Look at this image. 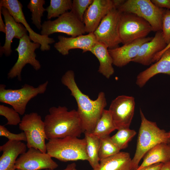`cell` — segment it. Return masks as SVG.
<instances>
[{
  "instance_id": "18",
  "label": "cell",
  "mask_w": 170,
  "mask_h": 170,
  "mask_svg": "<svg viewBox=\"0 0 170 170\" xmlns=\"http://www.w3.org/2000/svg\"><path fill=\"white\" fill-rule=\"evenodd\" d=\"M153 37H146L135 40L121 47L108 49L113 64L119 67L127 65L137 56L141 46L151 40Z\"/></svg>"
},
{
  "instance_id": "27",
  "label": "cell",
  "mask_w": 170,
  "mask_h": 170,
  "mask_svg": "<svg viewBox=\"0 0 170 170\" xmlns=\"http://www.w3.org/2000/svg\"><path fill=\"white\" fill-rule=\"evenodd\" d=\"M72 3L71 0H50L49 5L46 8L48 20L58 18L69 10L71 11Z\"/></svg>"
},
{
  "instance_id": "43",
  "label": "cell",
  "mask_w": 170,
  "mask_h": 170,
  "mask_svg": "<svg viewBox=\"0 0 170 170\" xmlns=\"http://www.w3.org/2000/svg\"><path fill=\"white\" fill-rule=\"evenodd\" d=\"M16 170H20V169H16Z\"/></svg>"
},
{
  "instance_id": "34",
  "label": "cell",
  "mask_w": 170,
  "mask_h": 170,
  "mask_svg": "<svg viewBox=\"0 0 170 170\" xmlns=\"http://www.w3.org/2000/svg\"><path fill=\"white\" fill-rule=\"evenodd\" d=\"M0 136L7 138L11 141H20L26 142V138L25 133L22 132L20 133L15 134L11 133L4 125H0Z\"/></svg>"
},
{
  "instance_id": "9",
  "label": "cell",
  "mask_w": 170,
  "mask_h": 170,
  "mask_svg": "<svg viewBox=\"0 0 170 170\" xmlns=\"http://www.w3.org/2000/svg\"><path fill=\"white\" fill-rule=\"evenodd\" d=\"M29 36L26 34L19 39V42L15 50L18 53V59L8 74V79L17 77L21 80V73L23 68L27 64L30 65L36 71L41 67L39 61L36 59L35 50L40 47L38 43L31 42Z\"/></svg>"
},
{
  "instance_id": "25",
  "label": "cell",
  "mask_w": 170,
  "mask_h": 170,
  "mask_svg": "<svg viewBox=\"0 0 170 170\" xmlns=\"http://www.w3.org/2000/svg\"><path fill=\"white\" fill-rule=\"evenodd\" d=\"M87 143V152L88 156L87 161L92 169L99 166L100 160L99 153L100 146V139L92 133H84Z\"/></svg>"
},
{
  "instance_id": "8",
  "label": "cell",
  "mask_w": 170,
  "mask_h": 170,
  "mask_svg": "<svg viewBox=\"0 0 170 170\" xmlns=\"http://www.w3.org/2000/svg\"><path fill=\"white\" fill-rule=\"evenodd\" d=\"M151 31V26L144 19L132 13L121 12L119 34L123 45L146 37Z\"/></svg>"
},
{
  "instance_id": "11",
  "label": "cell",
  "mask_w": 170,
  "mask_h": 170,
  "mask_svg": "<svg viewBox=\"0 0 170 170\" xmlns=\"http://www.w3.org/2000/svg\"><path fill=\"white\" fill-rule=\"evenodd\" d=\"M121 12L113 8L104 17L94 32L98 42L107 46L109 49L119 47L121 42L119 26Z\"/></svg>"
},
{
  "instance_id": "7",
  "label": "cell",
  "mask_w": 170,
  "mask_h": 170,
  "mask_svg": "<svg viewBox=\"0 0 170 170\" xmlns=\"http://www.w3.org/2000/svg\"><path fill=\"white\" fill-rule=\"evenodd\" d=\"M19 125V129L25 134L27 148L46 153L45 125L40 115L34 112L25 114Z\"/></svg>"
},
{
  "instance_id": "5",
  "label": "cell",
  "mask_w": 170,
  "mask_h": 170,
  "mask_svg": "<svg viewBox=\"0 0 170 170\" xmlns=\"http://www.w3.org/2000/svg\"><path fill=\"white\" fill-rule=\"evenodd\" d=\"M48 81L37 87L25 84L19 89H6L4 84L0 85V102L11 105L20 115L25 113L29 101L38 94H44L47 90Z\"/></svg>"
},
{
  "instance_id": "35",
  "label": "cell",
  "mask_w": 170,
  "mask_h": 170,
  "mask_svg": "<svg viewBox=\"0 0 170 170\" xmlns=\"http://www.w3.org/2000/svg\"><path fill=\"white\" fill-rule=\"evenodd\" d=\"M152 3L157 7L170 9V0H151Z\"/></svg>"
},
{
  "instance_id": "12",
  "label": "cell",
  "mask_w": 170,
  "mask_h": 170,
  "mask_svg": "<svg viewBox=\"0 0 170 170\" xmlns=\"http://www.w3.org/2000/svg\"><path fill=\"white\" fill-rule=\"evenodd\" d=\"M135 106V99L132 96L119 95L112 101L108 110L116 130L129 128Z\"/></svg>"
},
{
  "instance_id": "32",
  "label": "cell",
  "mask_w": 170,
  "mask_h": 170,
  "mask_svg": "<svg viewBox=\"0 0 170 170\" xmlns=\"http://www.w3.org/2000/svg\"><path fill=\"white\" fill-rule=\"evenodd\" d=\"M0 115L4 116L7 119L6 125L16 126L19 125L21 120L19 114L13 108L3 105H0Z\"/></svg>"
},
{
  "instance_id": "42",
  "label": "cell",
  "mask_w": 170,
  "mask_h": 170,
  "mask_svg": "<svg viewBox=\"0 0 170 170\" xmlns=\"http://www.w3.org/2000/svg\"><path fill=\"white\" fill-rule=\"evenodd\" d=\"M168 132V134H169V138H170V131H169V132Z\"/></svg>"
},
{
  "instance_id": "22",
  "label": "cell",
  "mask_w": 170,
  "mask_h": 170,
  "mask_svg": "<svg viewBox=\"0 0 170 170\" xmlns=\"http://www.w3.org/2000/svg\"><path fill=\"white\" fill-rule=\"evenodd\" d=\"M141 164L136 170L158 163L170 161V142L158 144L149 150L143 157Z\"/></svg>"
},
{
  "instance_id": "30",
  "label": "cell",
  "mask_w": 170,
  "mask_h": 170,
  "mask_svg": "<svg viewBox=\"0 0 170 170\" xmlns=\"http://www.w3.org/2000/svg\"><path fill=\"white\" fill-rule=\"evenodd\" d=\"M100 139L99 153L100 161L115 155L120 151L121 150L112 141L110 135Z\"/></svg>"
},
{
  "instance_id": "17",
  "label": "cell",
  "mask_w": 170,
  "mask_h": 170,
  "mask_svg": "<svg viewBox=\"0 0 170 170\" xmlns=\"http://www.w3.org/2000/svg\"><path fill=\"white\" fill-rule=\"evenodd\" d=\"M5 25V39L4 45L0 47V55L4 54L6 57L10 56L12 52L11 45L13 39H20L27 34V31L22 24L17 22L11 15L8 10L3 7H0Z\"/></svg>"
},
{
  "instance_id": "41",
  "label": "cell",
  "mask_w": 170,
  "mask_h": 170,
  "mask_svg": "<svg viewBox=\"0 0 170 170\" xmlns=\"http://www.w3.org/2000/svg\"><path fill=\"white\" fill-rule=\"evenodd\" d=\"M160 170H170V161L163 163Z\"/></svg>"
},
{
  "instance_id": "23",
  "label": "cell",
  "mask_w": 170,
  "mask_h": 170,
  "mask_svg": "<svg viewBox=\"0 0 170 170\" xmlns=\"http://www.w3.org/2000/svg\"><path fill=\"white\" fill-rule=\"evenodd\" d=\"M90 52L98 59L99 65L98 71L107 79L114 74V70L112 66V60L106 46L97 42L92 48Z\"/></svg>"
},
{
  "instance_id": "40",
  "label": "cell",
  "mask_w": 170,
  "mask_h": 170,
  "mask_svg": "<svg viewBox=\"0 0 170 170\" xmlns=\"http://www.w3.org/2000/svg\"><path fill=\"white\" fill-rule=\"evenodd\" d=\"M76 164L75 162L68 164L65 168L62 170H77ZM43 170H55V169H45Z\"/></svg>"
},
{
  "instance_id": "6",
  "label": "cell",
  "mask_w": 170,
  "mask_h": 170,
  "mask_svg": "<svg viewBox=\"0 0 170 170\" xmlns=\"http://www.w3.org/2000/svg\"><path fill=\"white\" fill-rule=\"evenodd\" d=\"M122 13L135 14L146 20L152 31L162 30V16L164 8H159L150 0H127L118 9Z\"/></svg>"
},
{
  "instance_id": "2",
  "label": "cell",
  "mask_w": 170,
  "mask_h": 170,
  "mask_svg": "<svg viewBox=\"0 0 170 170\" xmlns=\"http://www.w3.org/2000/svg\"><path fill=\"white\" fill-rule=\"evenodd\" d=\"M44 122L48 140L69 136L79 138L84 133L77 110L73 109L69 111L65 106L51 107Z\"/></svg>"
},
{
  "instance_id": "37",
  "label": "cell",
  "mask_w": 170,
  "mask_h": 170,
  "mask_svg": "<svg viewBox=\"0 0 170 170\" xmlns=\"http://www.w3.org/2000/svg\"><path fill=\"white\" fill-rule=\"evenodd\" d=\"M169 48H170V42L167 45V46L164 49L162 50V51L157 54L156 55L153 59V62H156L158 61L161 57L163 53Z\"/></svg>"
},
{
  "instance_id": "33",
  "label": "cell",
  "mask_w": 170,
  "mask_h": 170,
  "mask_svg": "<svg viewBox=\"0 0 170 170\" xmlns=\"http://www.w3.org/2000/svg\"><path fill=\"white\" fill-rule=\"evenodd\" d=\"M162 31L163 37L167 45L170 42V10L168 9H163Z\"/></svg>"
},
{
  "instance_id": "29",
  "label": "cell",
  "mask_w": 170,
  "mask_h": 170,
  "mask_svg": "<svg viewBox=\"0 0 170 170\" xmlns=\"http://www.w3.org/2000/svg\"><path fill=\"white\" fill-rule=\"evenodd\" d=\"M136 134L134 130L128 128H122L118 130L116 133L111 138L113 142L120 150L127 147L129 142Z\"/></svg>"
},
{
  "instance_id": "10",
  "label": "cell",
  "mask_w": 170,
  "mask_h": 170,
  "mask_svg": "<svg viewBox=\"0 0 170 170\" xmlns=\"http://www.w3.org/2000/svg\"><path fill=\"white\" fill-rule=\"evenodd\" d=\"M41 29V35L48 36L54 33L60 32L75 37L86 33L83 22L80 21L71 11L66 12L54 20L44 21Z\"/></svg>"
},
{
  "instance_id": "1",
  "label": "cell",
  "mask_w": 170,
  "mask_h": 170,
  "mask_svg": "<svg viewBox=\"0 0 170 170\" xmlns=\"http://www.w3.org/2000/svg\"><path fill=\"white\" fill-rule=\"evenodd\" d=\"M62 84L71 91L77 105V111L82 122L84 133H92L107 105L105 93L101 92L95 100L83 94L78 87L74 72L69 70L62 76Z\"/></svg>"
},
{
  "instance_id": "20",
  "label": "cell",
  "mask_w": 170,
  "mask_h": 170,
  "mask_svg": "<svg viewBox=\"0 0 170 170\" xmlns=\"http://www.w3.org/2000/svg\"><path fill=\"white\" fill-rule=\"evenodd\" d=\"M27 146L20 141L8 140L0 146V170H16L15 163L19 155L26 151Z\"/></svg>"
},
{
  "instance_id": "24",
  "label": "cell",
  "mask_w": 170,
  "mask_h": 170,
  "mask_svg": "<svg viewBox=\"0 0 170 170\" xmlns=\"http://www.w3.org/2000/svg\"><path fill=\"white\" fill-rule=\"evenodd\" d=\"M131 160L129 153L120 151L100 160L98 167L92 170H131Z\"/></svg>"
},
{
  "instance_id": "16",
  "label": "cell",
  "mask_w": 170,
  "mask_h": 170,
  "mask_svg": "<svg viewBox=\"0 0 170 170\" xmlns=\"http://www.w3.org/2000/svg\"><path fill=\"white\" fill-rule=\"evenodd\" d=\"M58 38L59 41L54 44V47L63 55L68 54L69 50L72 49H81L83 53L90 51L97 42L93 33L75 37L60 35Z\"/></svg>"
},
{
  "instance_id": "31",
  "label": "cell",
  "mask_w": 170,
  "mask_h": 170,
  "mask_svg": "<svg viewBox=\"0 0 170 170\" xmlns=\"http://www.w3.org/2000/svg\"><path fill=\"white\" fill-rule=\"evenodd\" d=\"M93 0H73L71 11L81 22H83L85 13Z\"/></svg>"
},
{
  "instance_id": "36",
  "label": "cell",
  "mask_w": 170,
  "mask_h": 170,
  "mask_svg": "<svg viewBox=\"0 0 170 170\" xmlns=\"http://www.w3.org/2000/svg\"><path fill=\"white\" fill-rule=\"evenodd\" d=\"M163 163H158L144 167L139 170H160Z\"/></svg>"
},
{
  "instance_id": "4",
  "label": "cell",
  "mask_w": 170,
  "mask_h": 170,
  "mask_svg": "<svg viewBox=\"0 0 170 170\" xmlns=\"http://www.w3.org/2000/svg\"><path fill=\"white\" fill-rule=\"evenodd\" d=\"M87 143L85 138L69 136L48 140L46 152L52 157L62 162L88 160Z\"/></svg>"
},
{
  "instance_id": "28",
  "label": "cell",
  "mask_w": 170,
  "mask_h": 170,
  "mask_svg": "<svg viewBox=\"0 0 170 170\" xmlns=\"http://www.w3.org/2000/svg\"><path fill=\"white\" fill-rule=\"evenodd\" d=\"M45 3L44 0H31L27 6L31 13L32 23L39 30L42 28L41 18L46 11L43 7Z\"/></svg>"
},
{
  "instance_id": "3",
  "label": "cell",
  "mask_w": 170,
  "mask_h": 170,
  "mask_svg": "<svg viewBox=\"0 0 170 170\" xmlns=\"http://www.w3.org/2000/svg\"><path fill=\"white\" fill-rule=\"evenodd\" d=\"M141 124L138 134L136 150L132 159L131 170H136L146 153L157 144L170 142L168 132L158 127L156 122L148 120L140 109Z\"/></svg>"
},
{
  "instance_id": "26",
  "label": "cell",
  "mask_w": 170,
  "mask_h": 170,
  "mask_svg": "<svg viewBox=\"0 0 170 170\" xmlns=\"http://www.w3.org/2000/svg\"><path fill=\"white\" fill-rule=\"evenodd\" d=\"M116 130L108 110L105 109L92 133L100 139L110 135Z\"/></svg>"
},
{
  "instance_id": "38",
  "label": "cell",
  "mask_w": 170,
  "mask_h": 170,
  "mask_svg": "<svg viewBox=\"0 0 170 170\" xmlns=\"http://www.w3.org/2000/svg\"><path fill=\"white\" fill-rule=\"evenodd\" d=\"M125 1L124 0H112L114 8L118 9L125 2Z\"/></svg>"
},
{
  "instance_id": "15",
  "label": "cell",
  "mask_w": 170,
  "mask_h": 170,
  "mask_svg": "<svg viewBox=\"0 0 170 170\" xmlns=\"http://www.w3.org/2000/svg\"><path fill=\"white\" fill-rule=\"evenodd\" d=\"M114 8L112 0H93L84 15L86 33H94L104 17Z\"/></svg>"
},
{
  "instance_id": "19",
  "label": "cell",
  "mask_w": 170,
  "mask_h": 170,
  "mask_svg": "<svg viewBox=\"0 0 170 170\" xmlns=\"http://www.w3.org/2000/svg\"><path fill=\"white\" fill-rule=\"evenodd\" d=\"M167 45L162 31H157L151 40L141 46L137 56L131 62L149 65L153 63L156 55L164 49Z\"/></svg>"
},
{
  "instance_id": "21",
  "label": "cell",
  "mask_w": 170,
  "mask_h": 170,
  "mask_svg": "<svg viewBox=\"0 0 170 170\" xmlns=\"http://www.w3.org/2000/svg\"><path fill=\"white\" fill-rule=\"evenodd\" d=\"M159 73L170 75V48L163 53L158 61L138 75L136 84L142 88L150 78Z\"/></svg>"
},
{
  "instance_id": "14",
  "label": "cell",
  "mask_w": 170,
  "mask_h": 170,
  "mask_svg": "<svg viewBox=\"0 0 170 170\" xmlns=\"http://www.w3.org/2000/svg\"><path fill=\"white\" fill-rule=\"evenodd\" d=\"M0 7L6 8L15 20L22 24L29 33V36L32 41L39 43L40 49L42 51L49 50L50 49V44L55 42L53 38L48 36L38 34L31 28L26 20L22 10L23 5L18 0H1Z\"/></svg>"
},
{
  "instance_id": "39",
  "label": "cell",
  "mask_w": 170,
  "mask_h": 170,
  "mask_svg": "<svg viewBox=\"0 0 170 170\" xmlns=\"http://www.w3.org/2000/svg\"><path fill=\"white\" fill-rule=\"evenodd\" d=\"M2 12L0 10V31L5 33V25L2 16Z\"/></svg>"
},
{
  "instance_id": "13",
  "label": "cell",
  "mask_w": 170,
  "mask_h": 170,
  "mask_svg": "<svg viewBox=\"0 0 170 170\" xmlns=\"http://www.w3.org/2000/svg\"><path fill=\"white\" fill-rule=\"evenodd\" d=\"M52 158L47 152L30 148L17 158L15 168L21 170L55 169L58 165Z\"/></svg>"
}]
</instances>
